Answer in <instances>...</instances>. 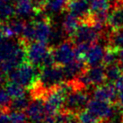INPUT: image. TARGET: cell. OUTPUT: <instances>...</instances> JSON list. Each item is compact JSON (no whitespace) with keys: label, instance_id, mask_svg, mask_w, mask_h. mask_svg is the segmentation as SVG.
I'll return each instance as SVG.
<instances>
[{"label":"cell","instance_id":"cell-1","mask_svg":"<svg viewBox=\"0 0 123 123\" xmlns=\"http://www.w3.org/2000/svg\"><path fill=\"white\" fill-rule=\"evenodd\" d=\"M26 43L22 40L18 41H5L0 43L1 71L9 74L22 63L27 61Z\"/></svg>","mask_w":123,"mask_h":123},{"label":"cell","instance_id":"cell-2","mask_svg":"<svg viewBox=\"0 0 123 123\" xmlns=\"http://www.w3.org/2000/svg\"><path fill=\"white\" fill-rule=\"evenodd\" d=\"M40 68L33 66L30 62L25 61L18 66L16 68L8 74L10 81L17 83L24 88H30L34 86L38 81Z\"/></svg>","mask_w":123,"mask_h":123},{"label":"cell","instance_id":"cell-3","mask_svg":"<svg viewBox=\"0 0 123 123\" xmlns=\"http://www.w3.org/2000/svg\"><path fill=\"white\" fill-rule=\"evenodd\" d=\"M66 80L64 68L59 65H53L40 69L36 85L49 92L50 89L59 86Z\"/></svg>","mask_w":123,"mask_h":123},{"label":"cell","instance_id":"cell-4","mask_svg":"<svg viewBox=\"0 0 123 123\" xmlns=\"http://www.w3.org/2000/svg\"><path fill=\"white\" fill-rule=\"evenodd\" d=\"M89 95L85 88L75 89L68 93L65 100V104L62 111L70 112L72 114H77L81 111L89 103Z\"/></svg>","mask_w":123,"mask_h":123},{"label":"cell","instance_id":"cell-5","mask_svg":"<svg viewBox=\"0 0 123 123\" xmlns=\"http://www.w3.org/2000/svg\"><path fill=\"white\" fill-rule=\"evenodd\" d=\"M75 79L85 88L88 86H97L103 85L105 83V80H107L105 66L98 65L94 67H87V68L82 75H80Z\"/></svg>","mask_w":123,"mask_h":123},{"label":"cell","instance_id":"cell-6","mask_svg":"<svg viewBox=\"0 0 123 123\" xmlns=\"http://www.w3.org/2000/svg\"><path fill=\"white\" fill-rule=\"evenodd\" d=\"M74 44L75 43L71 41V39H69L52 47V54L57 65L64 67L75 60V54Z\"/></svg>","mask_w":123,"mask_h":123},{"label":"cell","instance_id":"cell-7","mask_svg":"<svg viewBox=\"0 0 123 123\" xmlns=\"http://www.w3.org/2000/svg\"><path fill=\"white\" fill-rule=\"evenodd\" d=\"M102 37L103 34L99 31H97L92 25L86 23H81V24L75 31V33L71 36L72 41L75 45L80 43L93 44L99 41Z\"/></svg>","mask_w":123,"mask_h":123},{"label":"cell","instance_id":"cell-8","mask_svg":"<svg viewBox=\"0 0 123 123\" xmlns=\"http://www.w3.org/2000/svg\"><path fill=\"white\" fill-rule=\"evenodd\" d=\"M51 48L49 49L47 44L39 41H32L26 45L27 61L41 69L43 66L45 58L49 54Z\"/></svg>","mask_w":123,"mask_h":123},{"label":"cell","instance_id":"cell-9","mask_svg":"<svg viewBox=\"0 0 123 123\" xmlns=\"http://www.w3.org/2000/svg\"><path fill=\"white\" fill-rule=\"evenodd\" d=\"M66 97V94L58 88V86L50 89L43 99L47 113L57 114L60 112L65 104Z\"/></svg>","mask_w":123,"mask_h":123},{"label":"cell","instance_id":"cell-10","mask_svg":"<svg viewBox=\"0 0 123 123\" xmlns=\"http://www.w3.org/2000/svg\"><path fill=\"white\" fill-rule=\"evenodd\" d=\"M92 96L93 99L115 104L118 96V91L112 83H104L103 85L96 86V88H94L92 92Z\"/></svg>","mask_w":123,"mask_h":123},{"label":"cell","instance_id":"cell-11","mask_svg":"<svg viewBox=\"0 0 123 123\" xmlns=\"http://www.w3.org/2000/svg\"><path fill=\"white\" fill-rule=\"evenodd\" d=\"M26 114L31 123H43L47 116L43 100L32 99L26 109Z\"/></svg>","mask_w":123,"mask_h":123},{"label":"cell","instance_id":"cell-12","mask_svg":"<svg viewBox=\"0 0 123 123\" xmlns=\"http://www.w3.org/2000/svg\"><path fill=\"white\" fill-rule=\"evenodd\" d=\"M66 9L68 13L78 17L81 23L86 22L91 14L90 3L87 0H69Z\"/></svg>","mask_w":123,"mask_h":123},{"label":"cell","instance_id":"cell-13","mask_svg":"<svg viewBox=\"0 0 123 123\" xmlns=\"http://www.w3.org/2000/svg\"><path fill=\"white\" fill-rule=\"evenodd\" d=\"M107 26L111 30L123 27V4L121 1L114 5L107 18Z\"/></svg>","mask_w":123,"mask_h":123},{"label":"cell","instance_id":"cell-14","mask_svg":"<svg viewBox=\"0 0 123 123\" xmlns=\"http://www.w3.org/2000/svg\"><path fill=\"white\" fill-rule=\"evenodd\" d=\"M105 49L103 47V45L98 44L97 42L93 43L90 47L87 55H86V63L87 67H94V66L101 65L103 62Z\"/></svg>","mask_w":123,"mask_h":123},{"label":"cell","instance_id":"cell-15","mask_svg":"<svg viewBox=\"0 0 123 123\" xmlns=\"http://www.w3.org/2000/svg\"><path fill=\"white\" fill-rule=\"evenodd\" d=\"M15 14L20 18H27L36 14V10L32 0H15Z\"/></svg>","mask_w":123,"mask_h":123},{"label":"cell","instance_id":"cell-16","mask_svg":"<svg viewBox=\"0 0 123 123\" xmlns=\"http://www.w3.org/2000/svg\"><path fill=\"white\" fill-rule=\"evenodd\" d=\"M64 68V73H65L66 80H74L77 78L79 75H82L87 68V65L85 62H81L78 60H74L71 63L63 67Z\"/></svg>","mask_w":123,"mask_h":123},{"label":"cell","instance_id":"cell-17","mask_svg":"<svg viewBox=\"0 0 123 123\" xmlns=\"http://www.w3.org/2000/svg\"><path fill=\"white\" fill-rule=\"evenodd\" d=\"M80 24H81L80 19L68 12V14L65 16L62 23V30L66 35L71 38V36L75 33V31H76V29L78 28Z\"/></svg>","mask_w":123,"mask_h":123},{"label":"cell","instance_id":"cell-18","mask_svg":"<svg viewBox=\"0 0 123 123\" xmlns=\"http://www.w3.org/2000/svg\"><path fill=\"white\" fill-rule=\"evenodd\" d=\"M108 46L119 50L123 48V27L112 30L108 35Z\"/></svg>","mask_w":123,"mask_h":123},{"label":"cell","instance_id":"cell-19","mask_svg":"<svg viewBox=\"0 0 123 123\" xmlns=\"http://www.w3.org/2000/svg\"><path fill=\"white\" fill-rule=\"evenodd\" d=\"M111 4L108 0H93L90 3V10L93 14L108 15L110 13Z\"/></svg>","mask_w":123,"mask_h":123},{"label":"cell","instance_id":"cell-20","mask_svg":"<svg viewBox=\"0 0 123 123\" xmlns=\"http://www.w3.org/2000/svg\"><path fill=\"white\" fill-rule=\"evenodd\" d=\"M69 0H47L44 12L49 14H58L67 8Z\"/></svg>","mask_w":123,"mask_h":123},{"label":"cell","instance_id":"cell-21","mask_svg":"<svg viewBox=\"0 0 123 123\" xmlns=\"http://www.w3.org/2000/svg\"><path fill=\"white\" fill-rule=\"evenodd\" d=\"M75 117L78 123H104V120L96 116L88 109L82 110L77 114H75Z\"/></svg>","mask_w":123,"mask_h":123},{"label":"cell","instance_id":"cell-22","mask_svg":"<svg viewBox=\"0 0 123 123\" xmlns=\"http://www.w3.org/2000/svg\"><path fill=\"white\" fill-rule=\"evenodd\" d=\"M5 89L6 90V92H8V94L12 99L19 98V97L25 95V88L24 86H22L17 83L10 81V80L6 84Z\"/></svg>","mask_w":123,"mask_h":123},{"label":"cell","instance_id":"cell-23","mask_svg":"<svg viewBox=\"0 0 123 123\" xmlns=\"http://www.w3.org/2000/svg\"><path fill=\"white\" fill-rule=\"evenodd\" d=\"M105 72H106V79L108 80L109 83H114L116 82L118 79L120 78L122 72L120 68L119 64H113L105 67Z\"/></svg>","mask_w":123,"mask_h":123},{"label":"cell","instance_id":"cell-24","mask_svg":"<svg viewBox=\"0 0 123 123\" xmlns=\"http://www.w3.org/2000/svg\"><path fill=\"white\" fill-rule=\"evenodd\" d=\"M6 22L8 23L12 31H14L15 36H22L24 27H25V24H26L23 18H11L10 20L6 21Z\"/></svg>","mask_w":123,"mask_h":123},{"label":"cell","instance_id":"cell-25","mask_svg":"<svg viewBox=\"0 0 123 123\" xmlns=\"http://www.w3.org/2000/svg\"><path fill=\"white\" fill-rule=\"evenodd\" d=\"M119 59V55H118V50L111 47H106L105 49V54H104V58H103V66H110L116 64Z\"/></svg>","mask_w":123,"mask_h":123},{"label":"cell","instance_id":"cell-26","mask_svg":"<svg viewBox=\"0 0 123 123\" xmlns=\"http://www.w3.org/2000/svg\"><path fill=\"white\" fill-rule=\"evenodd\" d=\"M30 104L29 99L25 95L13 99L10 104V111H24L27 109V107Z\"/></svg>","mask_w":123,"mask_h":123},{"label":"cell","instance_id":"cell-27","mask_svg":"<svg viewBox=\"0 0 123 123\" xmlns=\"http://www.w3.org/2000/svg\"><path fill=\"white\" fill-rule=\"evenodd\" d=\"M11 123H26L28 117L26 112L24 113L22 111H9Z\"/></svg>","mask_w":123,"mask_h":123},{"label":"cell","instance_id":"cell-28","mask_svg":"<svg viewBox=\"0 0 123 123\" xmlns=\"http://www.w3.org/2000/svg\"><path fill=\"white\" fill-rule=\"evenodd\" d=\"M11 97L6 89L0 88V110H10Z\"/></svg>","mask_w":123,"mask_h":123},{"label":"cell","instance_id":"cell-29","mask_svg":"<svg viewBox=\"0 0 123 123\" xmlns=\"http://www.w3.org/2000/svg\"><path fill=\"white\" fill-rule=\"evenodd\" d=\"M115 87L118 92H123V75H121L115 82Z\"/></svg>","mask_w":123,"mask_h":123},{"label":"cell","instance_id":"cell-30","mask_svg":"<svg viewBox=\"0 0 123 123\" xmlns=\"http://www.w3.org/2000/svg\"><path fill=\"white\" fill-rule=\"evenodd\" d=\"M115 104H117L120 109L123 110V92H118L117 101H116V103H115Z\"/></svg>","mask_w":123,"mask_h":123},{"label":"cell","instance_id":"cell-31","mask_svg":"<svg viewBox=\"0 0 123 123\" xmlns=\"http://www.w3.org/2000/svg\"><path fill=\"white\" fill-rule=\"evenodd\" d=\"M118 55H119V59L120 61H123V48L118 50Z\"/></svg>","mask_w":123,"mask_h":123},{"label":"cell","instance_id":"cell-32","mask_svg":"<svg viewBox=\"0 0 123 123\" xmlns=\"http://www.w3.org/2000/svg\"><path fill=\"white\" fill-rule=\"evenodd\" d=\"M4 81H5V77H4V75L0 73V86H1L2 84H3Z\"/></svg>","mask_w":123,"mask_h":123},{"label":"cell","instance_id":"cell-33","mask_svg":"<svg viewBox=\"0 0 123 123\" xmlns=\"http://www.w3.org/2000/svg\"><path fill=\"white\" fill-rule=\"evenodd\" d=\"M4 40H5V37H4V35L2 34V32L0 31V43H1V42L4 41Z\"/></svg>","mask_w":123,"mask_h":123},{"label":"cell","instance_id":"cell-34","mask_svg":"<svg viewBox=\"0 0 123 123\" xmlns=\"http://www.w3.org/2000/svg\"><path fill=\"white\" fill-rule=\"evenodd\" d=\"M119 65H120V68L121 69V72H122V75H123V61H120L119 63Z\"/></svg>","mask_w":123,"mask_h":123},{"label":"cell","instance_id":"cell-35","mask_svg":"<svg viewBox=\"0 0 123 123\" xmlns=\"http://www.w3.org/2000/svg\"><path fill=\"white\" fill-rule=\"evenodd\" d=\"M110 3H115V4H117V3H119L120 0H108Z\"/></svg>","mask_w":123,"mask_h":123},{"label":"cell","instance_id":"cell-36","mask_svg":"<svg viewBox=\"0 0 123 123\" xmlns=\"http://www.w3.org/2000/svg\"><path fill=\"white\" fill-rule=\"evenodd\" d=\"M87 1H88L89 3H91V2H92V1H93V0H87Z\"/></svg>","mask_w":123,"mask_h":123},{"label":"cell","instance_id":"cell-37","mask_svg":"<svg viewBox=\"0 0 123 123\" xmlns=\"http://www.w3.org/2000/svg\"><path fill=\"white\" fill-rule=\"evenodd\" d=\"M120 123H123V117H122V119H121V120H120Z\"/></svg>","mask_w":123,"mask_h":123},{"label":"cell","instance_id":"cell-38","mask_svg":"<svg viewBox=\"0 0 123 123\" xmlns=\"http://www.w3.org/2000/svg\"><path fill=\"white\" fill-rule=\"evenodd\" d=\"M0 69H1V62H0Z\"/></svg>","mask_w":123,"mask_h":123},{"label":"cell","instance_id":"cell-39","mask_svg":"<svg viewBox=\"0 0 123 123\" xmlns=\"http://www.w3.org/2000/svg\"><path fill=\"white\" fill-rule=\"evenodd\" d=\"M120 1H122V2H123V0H120Z\"/></svg>","mask_w":123,"mask_h":123}]
</instances>
